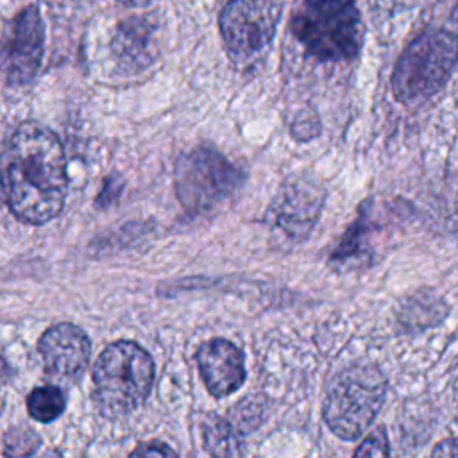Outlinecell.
Wrapping results in <instances>:
<instances>
[{"label": "cell", "mask_w": 458, "mask_h": 458, "mask_svg": "<svg viewBox=\"0 0 458 458\" xmlns=\"http://www.w3.org/2000/svg\"><path fill=\"white\" fill-rule=\"evenodd\" d=\"M0 184L16 218L45 224L64 206L66 157L57 136L36 123H21L0 159Z\"/></svg>", "instance_id": "obj_1"}, {"label": "cell", "mask_w": 458, "mask_h": 458, "mask_svg": "<svg viewBox=\"0 0 458 458\" xmlns=\"http://www.w3.org/2000/svg\"><path fill=\"white\" fill-rule=\"evenodd\" d=\"M154 385V360L136 342L107 345L93 365V401L106 417L129 415Z\"/></svg>", "instance_id": "obj_2"}, {"label": "cell", "mask_w": 458, "mask_h": 458, "mask_svg": "<svg viewBox=\"0 0 458 458\" xmlns=\"http://www.w3.org/2000/svg\"><path fill=\"white\" fill-rule=\"evenodd\" d=\"M290 27L304 50L318 61H349L361 48L363 25L352 0H301Z\"/></svg>", "instance_id": "obj_3"}, {"label": "cell", "mask_w": 458, "mask_h": 458, "mask_svg": "<svg viewBox=\"0 0 458 458\" xmlns=\"http://www.w3.org/2000/svg\"><path fill=\"white\" fill-rule=\"evenodd\" d=\"M386 395V379L379 367L356 363L336 372L324 395L322 415L342 440H356L376 419Z\"/></svg>", "instance_id": "obj_4"}, {"label": "cell", "mask_w": 458, "mask_h": 458, "mask_svg": "<svg viewBox=\"0 0 458 458\" xmlns=\"http://www.w3.org/2000/svg\"><path fill=\"white\" fill-rule=\"evenodd\" d=\"M456 63L454 36L431 30L410 43L392 73V91L399 102H422L440 91Z\"/></svg>", "instance_id": "obj_5"}, {"label": "cell", "mask_w": 458, "mask_h": 458, "mask_svg": "<svg viewBox=\"0 0 458 458\" xmlns=\"http://www.w3.org/2000/svg\"><path fill=\"white\" fill-rule=\"evenodd\" d=\"M242 179V170L216 148L197 147L179 159L175 190L184 208L208 209L227 199Z\"/></svg>", "instance_id": "obj_6"}, {"label": "cell", "mask_w": 458, "mask_h": 458, "mask_svg": "<svg viewBox=\"0 0 458 458\" xmlns=\"http://www.w3.org/2000/svg\"><path fill=\"white\" fill-rule=\"evenodd\" d=\"M283 0H229L220 13V34L231 54L249 57L274 38Z\"/></svg>", "instance_id": "obj_7"}, {"label": "cell", "mask_w": 458, "mask_h": 458, "mask_svg": "<svg viewBox=\"0 0 458 458\" xmlns=\"http://www.w3.org/2000/svg\"><path fill=\"white\" fill-rule=\"evenodd\" d=\"M45 29L38 7L18 13L5 27L0 47V68L7 84L21 86L34 79L43 57Z\"/></svg>", "instance_id": "obj_8"}, {"label": "cell", "mask_w": 458, "mask_h": 458, "mask_svg": "<svg viewBox=\"0 0 458 458\" xmlns=\"http://www.w3.org/2000/svg\"><path fill=\"white\" fill-rule=\"evenodd\" d=\"M38 351L48 374L73 381L81 377L88 367L91 345L88 335L81 327L70 322H61L41 335Z\"/></svg>", "instance_id": "obj_9"}, {"label": "cell", "mask_w": 458, "mask_h": 458, "mask_svg": "<svg viewBox=\"0 0 458 458\" xmlns=\"http://www.w3.org/2000/svg\"><path fill=\"white\" fill-rule=\"evenodd\" d=\"M200 377L215 397L236 392L245 381L243 352L225 338H211L197 351Z\"/></svg>", "instance_id": "obj_10"}, {"label": "cell", "mask_w": 458, "mask_h": 458, "mask_svg": "<svg viewBox=\"0 0 458 458\" xmlns=\"http://www.w3.org/2000/svg\"><path fill=\"white\" fill-rule=\"evenodd\" d=\"M322 204V191L315 184L297 181L286 184L270 206L272 225L290 238H301L313 227Z\"/></svg>", "instance_id": "obj_11"}, {"label": "cell", "mask_w": 458, "mask_h": 458, "mask_svg": "<svg viewBox=\"0 0 458 458\" xmlns=\"http://www.w3.org/2000/svg\"><path fill=\"white\" fill-rule=\"evenodd\" d=\"M204 449L211 458H238L242 438L236 429L222 417L209 415L202 424Z\"/></svg>", "instance_id": "obj_12"}, {"label": "cell", "mask_w": 458, "mask_h": 458, "mask_svg": "<svg viewBox=\"0 0 458 458\" xmlns=\"http://www.w3.org/2000/svg\"><path fill=\"white\" fill-rule=\"evenodd\" d=\"M66 408V399L61 388L45 385L34 388L27 397L29 415L39 422L55 420Z\"/></svg>", "instance_id": "obj_13"}, {"label": "cell", "mask_w": 458, "mask_h": 458, "mask_svg": "<svg viewBox=\"0 0 458 458\" xmlns=\"http://www.w3.org/2000/svg\"><path fill=\"white\" fill-rule=\"evenodd\" d=\"M147 29L143 23L131 20L120 27V32L114 39V50L125 63H143L147 52Z\"/></svg>", "instance_id": "obj_14"}, {"label": "cell", "mask_w": 458, "mask_h": 458, "mask_svg": "<svg viewBox=\"0 0 458 458\" xmlns=\"http://www.w3.org/2000/svg\"><path fill=\"white\" fill-rule=\"evenodd\" d=\"M4 456L5 458H25L39 447V435L29 426L11 428L4 435Z\"/></svg>", "instance_id": "obj_15"}, {"label": "cell", "mask_w": 458, "mask_h": 458, "mask_svg": "<svg viewBox=\"0 0 458 458\" xmlns=\"http://www.w3.org/2000/svg\"><path fill=\"white\" fill-rule=\"evenodd\" d=\"M352 458H388V438L385 429L376 428L374 431H370L363 438Z\"/></svg>", "instance_id": "obj_16"}, {"label": "cell", "mask_w": 458, "mask_h": 458, "mask_svg": "<svg viewBox=\"0 0 458 458\" xmlns=\"http://www.w3.org/2000/svg\"><path fill=\"white\" fill-rule=\"evenodd\" d=\"M129 458H179V454L163 442H148L138 445Z\"/></svg>", "instance_id": "obj_17"}, {"label": "cell", "mask_w": 458, "mask_h": 458, "mask_svg": "<svg viewBox=\"0 0 458 458\" xmlns=\"http://www.w3.org/2000/svg\"><path fill=\"white\" fill-rule=\"evenodd\" d=\"M440 449L444 453V456H440L437 451H433V458H454V438H447L444 442H440Z\"/></svg>", "instance_id": "obj_18"}, {"label": "cell", "mask_w": 458, "mask_h": 458, "mask_svg": "<svg viewBox=\"0 0 458 458\" xmlns=\"http://www.w3.org/2000/svg\"><path fill=\"white\" fill-rule=\"evenodd\" d=\"M25 458H63V456H61V453L55 451V449H45V451H41V453H32V454L25 456Z\"/></svg>", "instance_id": "obj_19"}, {"label": "cell", "mask_w": 458, "mask_h": 458, "mask_svg": "<svg viewBox=\"0 0 458 458\" xmlns=\"http://www.w3.org/2000/svg\"><path fill=\"white\" fill-rule=\"evenodd\" d=\"M118 2H122V4H125V5H138V4H141L143 0H118Z\"/></svg>", "instance_id": "obj_20"}]
</instances>
